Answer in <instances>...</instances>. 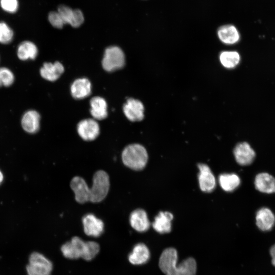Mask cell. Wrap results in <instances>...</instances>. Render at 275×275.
<instances>
[{
	"mask_svg": "<svg viewBox=\"0 0 275 275\" xmlns=\"http://www.w3.org/2000/svg\"><path fill=\"white\" fill-rule=\"evenodd\" d=\"M77 202L99 203L106 197L110 187L109 177L103 170H98L93 177V184L89 187L86 181L79 176L73 177L70 183Z\"/></svg>",
	"mask_w": 275,
	"mask_h": 275,
	"instance_id": "obj_1",
	"label": "cell"
},
{
	"mask_svg": "<svg viewBox=\"0 0 275 275\" xmlns=\"http://www.w3.org/2000/svg\"><path fill=\"white\" fill-rule=\"evenodd\" d=\"M177 250L173 248L166 249L159 260V267L165 275H195L197 263L194 258L189 257L176 266Z\"/></svg>",
	"mask_w": 275,
	"mask_h": 275,
	"instance_id": "obj_2",
	"label": "cell"
},
{
	"mask_svg": "<svg viewBox=\"0 0 275 275\" xmlns=\"http://www.w3.org/2000/svg\"><path fill=\"white\" fill-rule=\"evenodd\" d=\"M99 250L100 246L97 242L84 241L77 236L73 237L61 247V251L65 257L70 259L82 258L87 261L94 259Z\"/></svg>",
	"mask_w": 275,
	"mask_h": 275,
	"instance_id": "obj_3",
	"label": "cell"
},
{
	"mask_svg": "<svg viewBox=\"0 0 275 275\" xmlns=\"http://www.w3.org/2000/svg\"><path fill=\"white\" fill-rule=\"evenodd\" d=\"M148 155L145 148L139 144L127 146L122 153V160L127 167L135 170H143L146 166Z\"/></svg>",
	"mask_w": 275,
	"mask_h": 275,
	"instance_id": "obj_4",
	"label": "cell"
},
{
	"mask_svg": "<svg viewBox=\"0 0 275 275\" xmlns=\"http://www.w3.org/2000/svg\"><path fill=\"white\" fill-rule=\"evenodd\" d=\"M125 55L122 50L116 46L107 48L102 61L103 69L112 72L122 68L125 64Z\"/></svg>",
	"mask_w": 275,
	"mask_h": 275,
	"instance_id": "obj_5",
	"label": "cell"
},
{
	"mask_svg": "<svg viewBox=\"0 0 275 275\" xmlns=\"http://www.w3.org/2000/svg\"><path fill=\"white\" fill-rule=\"evenodd\" d=\"M52 270L51 262L44 256L38 252L31 254L26 266L28 275H50Z\"/></svg>",
	"mask_w": 275,
	"mask_h": 275,
	"instance_id": "obj_6",
	"label": "cell"
},
{
	"mask_svg": "<svg viewBox=\"0 0 275 275\" xmlns=\"http://www.w3.org/2000/svg\"><path fill=\"white\" fill-rule=\"evenodd\" d=\"M64 24H70L73 28L80 26L84 22L82 11L79 9H72L66 5H60L57 9Z\"/></svg>",
	"mask_w": 275,
	"mask_h": 275,
	"instance_id": "obj_7",
	"label": "cell"
},
{
	"mask_svg": "<svg viewBox=\"0 0 275 275\" xmlns=\"http://www.w3.org/2000/svg\"><path fill=\"white\" fill-rule=\"evenodd\" d=\"M77 130L82 139L91 141L97 138L100 132V128L95 119H87L81 120L78 123Z\"/></svg>",
	"mask_w": 275,
	"mask_h": 275,
	"instance_id": "obj_8",
	"label": "cell"
},
{
	"mask_svg": "<svg viewBox=\"0 0 275 275\" xmlns=\"http://www.w3.org/2000/svg\"><path fill=\"white\" fill-rule=\"evenodd\" d=\"M198 167L199 169L198 180L200 189L204 192H211L216 186L214 176L207 164L199 163Z\"/></svg>",
	"mask_w": 275,
	"mask_h": 275,
	"instance_id": "obj_9",
	"label": "cell"
},
{
	"mask_svg": "<svg viewBox=\"0 0 275 275\" xmlns=\"http://www.w3.org/2000/svg\"><path fill=\"white\" fill-rule=\"evenodd\" d=\"M123 112L130 121H140L143 119L144 107L139 100L129 98L123 107Z\"/></svg>",
	"mask_w": 275,
	"mask_h": 275,
	"instance_id": "obj_10",
	"label": "cell"
},
{
	"mask_svg": "<svg viewBox=\"0 0 275 275\" xmlns=\"http://www.w3.org/2000/svg\"><path fill=\"white\" fill-rule=\"evenodd\" d=\"M85 233L90 236L99 237L102 233L104 224L102 220L96 217L94 214L89 213L82 218Z\"/></svg>",
	"mask_w": 275,
	"mask_h": 275,
	"instance_id": "obj_11",
	"label": "cell"
},
{
	"mask_svg": "<svg viewBox=\"0 0 275 275\" xmlns=\"http://www.w3.org/2000/svg\"><path fill=\"white\" fill-rule=\"evenodd\" d=\"M233 153L237 162L241 166L250 164L255 157V151L246 142L238 144L235 147Z\"/></svg>",
	"mask_w": 275,
	"mask_h": 275,
	"instance_id": "obj_12",
	"label": "cell"
},
{
	"mask_svg": "<svg viewBox=\"0 0 275 275\" xmlns=\"http://www.w3.org/2000/svg\"><path fill=\"white\" fill-rule=\"evenodd\" d=\"M129 222L132 228L139 232L147 231L150 226L147 214L142 209H135L130 213Z\"/></svg>",
	"mask_w": 275,
	"mask_h": 275,
	"instance_id": "obj_13",
	"label": "cell"
},
{
	"mask_svg": "<svg viewBox=\"0 0 275 275\" xmlns=\"http://www.w3.org/2000/svg\"><path fill=\"white\" fill-rule=\"evenodd\" d=\"M217 33L219 40L226 44H234L240 39L238 30L232 24H226L220 26Z\"/></svg>",
	"mask_w": 275,
	"mask_h": 275,
	"instance_id": "obj_14",
	"label": "cell"
},
{
	"mask_svg": "<svg viewBox=\"0 0 275 275\" xmlns=\"http://www.w3.org/2000/svg\"><path fill=\"white\" fill-rule=\"evenodd\" d=\"M256 225L263 231L270 230L275 223V216L272 211L263 208L258 211L256 216Z\"/></svg>",
	"mask_w": 275,
	"mask_h": 275,
	"instance_id": "obj_15",
	"label": "cell"
},
{
	"mask_svg": "<svg viewBox=\"0 0 275 275\" xmlns=\"http://www.w3.org/2000/svg\"><path fill=\"white\" fill-rule=\"evenodd\" d=\"M64 71L63 65L59 62L54 63H45L40 69L41 76L49 81H53L57 80Z\"/></svg>",
	"mask_w": 275,
	"mask_h": 275,
	"instance_id": "obj_16",
	"label": "cell"
},
{
	"mask_svg": "<svg viewBox=\"0 0 275 275\" xmlns=\"http://www.w3.org/2000/svg\"><path fill=\"white\" fill-rule=\"evenodd\" d=\"M70 90L73 98L77 99H84L90 94L91 84L87 78H78L72 83Z\"/></svg>",
	"mask_w": 275,
	"mask_h": 275,
	"instance_id": "obj_17",
	"label": "cell"
},
{
	"mask_svg": "<svg viewBox=\"0 0 275 275\" xmlns=\"http://www.w3.org/2000/svg\"><path fill=\"white\" fill-rule=\"evenodd\" d=\"M40 116L36 111L30 110L26 112L21 119V125L27 132L34 133L40 128Z\"/></svg>",
	"mask_w": 275,
	"mask_h": 275,
	"instance_id": "obj_18",
	"label": "cell"
},
{
	"mask_svg": "<svg viewBox=\"0 0 275 275\" xmlns=\"http://www.w3.org/2000/svg\"><path fill=\"white\" fill-rule=\"evenodd\" d=\"M255 185L260 192L267 194L275 193V178L268 173L258 174L255 178Z\"/></svg>",
	"mask_w": 275,
	"mask_h": 275,
	"instance_id": "obj_19",
	"label": "cell"
},
{
	"mask_svg": "<svg viewBox=\"0 0 275 275\" xmlns=\"http://www.w3.org/2000/svg\"><path fill=\"white\" fill-rule=\"evenodd\" d=\"M150 253L148 247L143 243L136 244L128 256L129 261L133 265H141L147 262Z\"/></svg>",
	"mask_w": 275,
	"mask_h": 275,
	"instance_id": "obj_20",
	"label": "cell"
},
{
	"mask_svg": "<svg viewBox=\"0 0 275 275\" xmlns=\"http://www.w3.org/2000/svg\"><path fill=\"white\" fill-rule=\"evenodd\" d=\"M173 214L168 211H160L155 217L152 223L153 229L160 234L169 233L171 231Z\"/></svg>",
	"mask_w": 275,
	"mask_h": 275,
	"instance_id": "obj_21",
	"label": "cell"
},
{
	"mask_svg": "<svg viewBox=\"0 0 275 275\" xmlns=\"http://www.w3.org/2000/svg\"><path fill=\"white\" fill-rule=\"evenodd\" d=\"M90 113L95 120H101L107 116V103L103 98L99 96L93 97L90 100Z\"/></svg>",
	"mask_w": 275,
	"mask_h": 275,
	"instance_id": "obj_22",
	"label": "cell"
},
{
	"mask_svg": "<svg viewBox=\"0 0 275 275\" xmlns=\"http://www.w3.org/2000/svg\"><path fill=\"white\" fill-rule=\"evenodd\" d=\"M38 54L37 46L33 42L26 41L20 44L17 49V56L20 60L35 59Z\"/></svg>",
	"mask_w": 275,
	"mask_h": 275,
	"instance_id": "obj_23",
	"label": "cell"
},
{
	"mask_svg": "<svg viewBox=\"0 0 275 275\" xmlns=\"http://www.w3.org/2000/svg\"><path fill=\"white\" fill-rule=\"evenodd\" d=\"M221 187L225 191H232L238 187L240 183L239 177L235 174H223L218 178Z\"/></svg>",
	"mask_w": 275,
	"mask_h": 275,
	"instance_id": "obj_24",
	"label": "cell"
},
{
	"mask_svg": "<svg viewBox=\"0 0 275 275\" xmlns=\"http://www.w3.org/2000/svg\"><path fill=\"white\" fill-rule=\"evenodd\" d=\"M240 59V56L236 51H223L219 55L221 64L224 67L229 69L235 67L239 64Z\"/></svg>",
	"mask_w": 275,
	"mask_h": 275,
	"instance_id": "obj_25",
	"label": "cell"
},
{
	"mask_svg": "<svg viewBox=\"0 0 275 275\" xmlns=\"http://www.w3.org/2000/svg\"><path fill=\"white\" fill-rule=\"evenodd\" d=\"M13 32L5 22H0V43H10L13 40Z\"/></svg>",
	"mask_w": 275,
	"mask_h": 275,
	"instance_id": "obj_26",
	"label": "cell"
},
{
	"mask_svg": "<svg viewBox=\"0 0 275 275\" xmlns=\"http://www.w3.org/2000/svg\"><path fill=\"white\" fill-rule=\"evenodd\" d=\"M14 80V75L9 69L0 68V87H9L13 83Z\"/></svg>",
	"mask_w": 275,
	"mask_h": 275,
	"instance_id": "obj_27",
	"label": "cell"
},
{
	"mask_svg": "<svg viewBox=\"0 0 275 275\" xmlns=\"http://www.w3.org/2000/svg\"><path fill=\"white\" fill-rule=\"evenodd\" d=\"M48 19L51 25L57 29H62L65 25L57 11L50 12Z\"/></svg>",
	"mask_w": 275,
	"mask_h": 275,
	"instance_id": "obj_28",
	"label": "cell"
},
{
	"mask_svg": "<svg viewBox=\"0 0 275 275\" xmlns=\"http://www.w3.org/2000/svg\"><path fill=\"white\" fill-rule=\"evenodd\" d=\"M0 4L4 10L11 13L16 12L18 6L17 0H0Z\"/></svg>",
	"mask_w": 275,
	"mask_h": 275,
	"instance_id": "obj_29",
	"label": "cell"
},
{
	"mask_svg": "<svg viewBox=\"0 0 275 275\" xmlns=\"http://www.w3.org/2000/svg\"><path fill=\"white\" fill-rule=\"evenodd\" d=\"M270 254L271 257V263L275 267V244L270 248Z\"/></svg>",
	"mask_w": 275,
	"mask_h": 275,
	"instance_id": "obj_30",
	"label": "cell"
},
{
	"mask_svg": "<svg viewBox=\"0 0 275 275\" xmlns=\"http://www.w3.org/2000/svg\"><path fill=\"white\" fill-rule=\"evenodd\" d=\"M3 180V175L1 171H0V184L2 183V182Z\"/></svg>",
	"mask_w": 275,
	"mask_h": 275,
	"instance_id": "obj_31",
	"label": "cell"
}]
</instances>
